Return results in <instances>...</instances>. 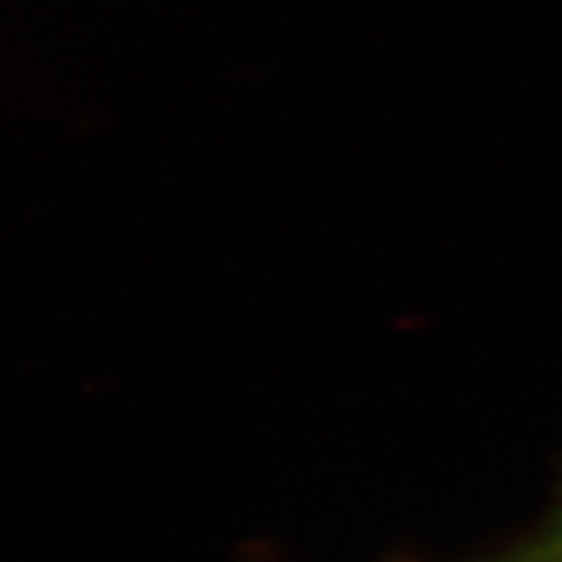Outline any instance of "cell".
I'll list each match as a JSON object with an SVG mask.
<instances>
[{"instance_id":"1","label":"cell","mask_w":562,"mask_h":562,"mask_svg":"<svg viewBox=\"0 0 562 562\" xmlns=\"http://www.w3.org/2000/svg\"><path fill=\"white\" fill-rule=\"evenodd\" d=\"M513 562H562V528L550 531L547 538L531 543L525 553H519Z\"/></svg>"}]
</instances>
